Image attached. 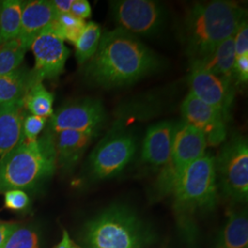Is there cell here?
I'll use <instances>...</instances> for the list:
<instances>
[{
  "label": "cell",
  "mask_w": 248,
  "mask_h": 248,
  "mask_svg": "<svg viewBox=\"0 0 248 248\" xmlns=\"http://www.w3.org/2000/svg\"><path fill=\"white\" fill-rule=\"evenodd\" d=\"M136 140L131 133L114 132L108 134L89 155V174L94 180L119 175L133 159Z\"/></svg>",
  "instance_id": "7"
},
{
  "label": "cell",
  "mask_w": 248,
  "mask_h": 248,
  "mask_svg": "<svg viewBox=\"0 0 248 248\" xmlns=\"http://www.w3.org/2000/svg\"><path fill=\"white\" fill-rule=\"evenodd\" d=\"M16 226L17 224L15 223L0 222V248H2L4 243L8 239L9 234Z\"/></svg>",
  "instance_id": "32"
},
{
  "label": "cell",
  "mask_w": 248,
  "mask_h": 248,
  "mask_svg": "<svg viewBox=\"0 0 248 248\" xmlns=\"http://www.w3.org/2000/svg\"><path fill=\"white\" fill-rule=\"evenodd\" d=\"M103 104L96 98H84L62 106L49 119V132L62 131L99 133L106 122Z\"/></svg>",
  "instance_id": "9"
},
{
  "label": "cell",
  "mask_w": 248,
  "mask_h": 248,
  "mask_svg": "<svg viewBox=\"0 0 248 248\" xmlns=\"http://www.w3.org/2000/svg\"><path fill=\"white\" fill-rule=\"evenodd\" d=\"M74 0H53V7L58 14L70 13Z\"/></svg>",
  "instance_id": "33"
},
{
  "label": "cell",
  "mask_w": 248,
  "mask_h": 248,
  "mask_svg": "<svg viewBox=\"0 0 248 248\" xmlns=\"http://www.w3.org/2000/svg\"><path fill=\"white\" fill-rule=\"evenodd\" d=\"M56 167L53 133L47 131L32 142L21 140L0 166V193L32 188L51 177Z\"/></svg>",
  "instance_id": "3"
},
{
  "label": "cell",
  "mask_w": 248,
  "mask_h": 248,
  "mask_svg": "<svg viewBox=\"0 0 248 248\" xmlns=\"http://www.w3.org/2000/svg\"><path fill=\"white\" fill-rule=\"evenodd\" d=\"M48 119L36 115H26L22 124V140L35 141L44 131Z\"/></svg>",
  "instance_id": "27"
},
{
  "label": "cell",
  "mask_w": 248,
  "mask_h": 248,
  "mask_svg": "<svg viewBox=\"0 0 248 248\" xmlns=\"http://www.w3.org/2000/svg\"><path fill=\"white\" fill-rule=\"evenodd\" d=\"M101 30L97 23L90 21L86 24L76 45V58L79 64L89 62L98 50L101 38Z\"/></svg>",
  "instance_id": "23"
},
{
  "label": "cell",
  "mask_w": 248,
  "mask_h": 248,
  "mask_svg": "<svg viewBox=\"0 0 248 248\" xmlns=\"http://www.w3.org/2000/svg\"><path fill=\"white\" fill-rule=\"evenodd\" d=\"M23 6L24 2L21 0L0 2V46L18 37Z\"/></svg>",
  "instance_id": "21"
},
{
  "label": "cell",
  "mask_w": 248,
  "mask_h": 248,
  "mask_svg": "<svg viewBox=\"0 0 248 248\" xmlns=\"http://www.w3.org/2000/svg\"><path fill=\"white\" fill-rule=\"evenodd\" d=\"M153 233L132 209L112 205L89 221L84 232L87 248H145Z\"/></svg>",
  "instance_id": "4"
},
{
  "label": "cell",
  "mask_w": 248,
  "mask_h": 248,
  "mask_svg": "<svg viewBox=\"0 0 248 248\" xmlns=\"http://www.w3.org/2000/svg\"><path fill=\"white\" fill-rule=\"evenodd\" d=\"M25 116L22 99L0 106V166L21 142Z\"/></svg>",
  "instance_id": "16"
},
{
  "label": "cell",
  "mask_w": 248,
  "mask_h": 248,
  "mask_svg": "<svg viewBox=\"0 0 248 248\" xmlns=\"http://www.w3.org/2000/svg\"><path fill=\"white\" fill-rule=\"evenodd\" d=\"M53 135L56 165L69 171L78 165L98 133L62 131Z\"/></svg>",
  "instance_id": "17"
},
{
  "label": "cell",
  "mask_w": 248,
  "mask_h": 248,
  "mask_svg": "<svg viewBox=\"0 0 248 248\" xmlns=\"http://www.w3.org/2000/svg\"><path fill=\"white\" fill-rule=\"evenodd\" d=\"M218 189L215 158L206 153L186 168L173 187L177 213L192 215L213 211Z\"/></svg>",
  "instance_id": "5"
},
{
  "label": "cell",
  "mask_w": 248,
  "mask_h": 248,
  "mask_svg": "<svg viewBox=\"0 0 248 248\" xmlns=\"http://www.w3.org/2000/svg\"><path fill=\"white\" fill-rule=\"evenodd\" d=\"M158 55L120 28L101 34L98 50L85 68L90 84L104 89L129 86L157 71Z\"/></svg>",
  "instance_id": "1"
},
{
  "label": "cell",
  "mask_w": 248,
  "mask_h": 248,
  "mask_svg": "<svg viewBox=\"0 0 248 248\" xmlns=\"http://www.w3.org/2000/svg\"><path fill=\"white\" fill-rule=\"evenodd\" d=\"M232 38L235 57L248 54V24L247 18L241 21Z\"/></svg>",
  "instance_id": "29"
},
{
  "label": "cell",
  "mask_w": 248,
  "mask_h": 248,
  "mask_svg": "<svg viewBox=\"0 0 248 248\" xmlns=\"http://www.w3.org/2000/svg\"><path fill=\"white\" fill-rule=\"evenodd\" d=\"M235 51L232 36L217 45L212 52L190 61L191 69L208 72L225 79H233Z\"/></svg>",
  "instance_id": "18"
},
{
  "label": "cell",
  "mask_w": 248,
  "mask_h": 248,
  "mask_svg": "<svg viewBox=\"0 0 248 248\" xmlns=\"http://www.w3.org/2000/svg\"><path fill=\"white\" fill-rule=\"evenodd\" d=\"M177 125L171 122L154 124L142 142L141 158L155 168L167 169L170 164L173 139Z\"/></svg>",
  "instance_id": "14"
},
{
  "label": "cell",
  "mask_w": 248,
  "mask_h": 248,
  "mask_svg": "<svg viewBox=\"0 0 248 248\" xmlns=\"http://www.w3.org/2000/svg\"><path fill=\"white\" fill-rule=\"evenodd\" d=\"M70 13L77 18L86 19L91 17V7L87 0H74Z\"/></svg>",
  "instance_id": "31"
},
{
  "label": "cell",
  "mask_w": 248,
  "mask_h": 248,
  "mask_svg": "<svg viewBox=\"0 0 248 248\" xmlns=\"http://www.w3.org/2000/svg\"><path fill=\"white\" fill-rule=\"evenodd\" d=\"M218 188L237 202L248 198V143L242 135H233L215 158Z\"/></svg>",
  "instance_id": "6"
},
{
  "label": "cell",
  "mask_w": 248,
  "mask_h": 248,
  "mask_svg": "<svg viewBox=\"0 0 248 248\" xmlns=\"http://www.w3.org/2000/svg\"><path fill=\"white\" fill-rule=\"evenodd\" d=\"M86 24L84 19L77 18L71 13H66L59 14L51 24V28L63 41L76 44Z\"/></svg>",
  "instance_id": "25"
},
{
  "label": "cell",
  "mask_w": 248,
  "mask_h": 248,
  "mask_svg": "<svg viewBox=\"0 0 248 248\" xmlns=\"http://www.w3.org/2000/svg\"><path fill=\"white\" fill-rule=\"evenodd\" d=\"M248 212H232L219 234L215 248H248Z\"/></svg>",
  "instance_id": "19"
},
{
  "label": "cell",
  "mask_w": 248,
  "mask_h": 248,
  "mask_svg": "<svg viewBox=\"0 0 248 248\" xmlns=\"http://www.w3.org/2000/svg\"><path fill=\"white\" fill-rule=\"evenodd\" d=\"M28 50L29 48L18 38L0 46V77L21 66Z\"/></svg>",
  "instance_id": "24"
},
{
  "label": "cell",
  "mask_w": 248,
  "mask_h": 248,
  "mask_svg": "<svg viewBox=\"0 0 248 248\" xmlns=\"http://www.w3.org/2000/svg\"><path fill=\"white\" fill-rule=\"evenodd\" d=\"M41 240L37 231L25 226H17L11 232L2 248H40Z\"/></svg>",
  "instance_id": "26"
},
{
  "label": "cell",
  "mask_w": 248,
  "mask_h": 248,
  "mask_svg": "<svg viewBox=\"0 0 248 248\" xmlns=\"http://www.w3.org/2000/svg\"><path fill=\"white\" fill-rule=\"evenodd\" d=\"M58 15L52 1L33 0L24 2L21 26L17 38L30 49L36 37L50 26Z\"/></svg>",
  "instance_id": "15"
},
{
  "label": "cell",
  "mask_w": 248,
  "mask_h": 248,
  "mask_svg": "<svg viewBox=\"0 0 248 248\" xmlns=\"http://www.w3.org/2000/svg\"><path fill=\"white\" fill-rule=\"evenodd\" d=\"M31 83V70L25 66L0 77V106L22 99Z\"/></svg>",
  "instance_id": "20"
},
{
  "label": "cell",
  "mask_w": 248,
  "mask_h": 248,
  "mask_svg": "<svg viewBox=\"0 0 248 248\" xmlns=\"http://www.w3.org/2000/svg\"><path fill=\"white\" fill-rule=\"evenodd\" d=\"M207 141L202 132L185 122L177 125L170 164L164 169V185L173 187L178 178L196 160L206 154Z\"/></svg>",
  "instance_id": "10"
},
{
  "label": "cell",
  "mask_w": 248,
  "mask_h": 248,
  "mask_svg": "<svg viewBox=\"0 0 248 248\" xmlns=\"http://www.w3.org/2000/svg\"><path fill=\"white\" fill-rule=\"evenodd\" d=\"M30 49L35 60L31 69L33 82L55 79L61 76L70 51L51 25L36 37Z\"/></svg>",
  "instance_id": "11"
},
{
  "label": "cell",
  "mask_w": 248,
  "mask_h": 248,
  "mask_svg": "<svg viewBox=\"0 0 248 248\" xmlns=\"http://www.w3.org/2000/svg\"><path fill=\"white\" fill-rule=\"evenodd\" d=\"M53 248H81L77 246L71 238H70V235L69 233L66 232V231H63L62 232V240L60 241V243L58 245H56Z\"/></svg>",
  "instance_id": "34"
},
{
  "label": "cell",
  "mask_w": 248,
  "mask_h": 248,
  "mask_svg": "<svg viewBox=\"0 0 248 248\" xmlns=\"http://www.w3.org/2000/svg\"><path fill=\"white\" fill-rule=\"evenodd\" d=\"M53 95L48 91L43 82H33L22 98V104L26 111L31 115L50 119L53 114Z\"/></svg>",
  "instance_id": "22"
},
{
  "label": "cell",
  "mask_w": 248,
  "mask_h": 248,
  "mask_svg": "<svg viewBox=\"0 0 248 248\" xmlns=\"http://www.w3.org/2000/svg\"><path fill=\"white\" fill-rule=\"evenodd\" d=\"M246 15L247 11L237 3L226 0L191 6L180 26V36L189 61L202 57L233 36Z\"/></svg>",
  "instance_id": "2"
},
{
  "label": "cell",
  "mask_w": 248,
  "mask_h": 248,
  "mask_svg": "<svg viewBox=\"0 0 248 248\" xmlns=\"http://www.w3.org/2000/svg\"><path fill=\"white\" fill-rule=\"evenodd\" d=\"M181 113L185 123L203 133L208 145L217 146L225 142L228 121L216 108L188 93L182 102Z\"/></svg>",
  "instance_id": "12"
},
{
  "label": "cell",
  "mask_w": 248,
  "mask_h": 248,
  "mask_svg": "<svg viewBox=\"0 0 248 248\" xmlns=\"http://www.w3.org/2000/svg\"><path fill=\"white\" fill-rule=\"evenodd\" d=\"M233 78L242 83L248 80V54L235 57L233 64Z\"/></svg>",
  "instance_id": "30"
},
{
  "label": "cell",
  "mask_w": 248,
  "mask_h": 248,
  "mask_svg": "<svg viewBox=\"0 0 248 248\" xmlns=\"http://www.w3.org/2000/svg\"><path fill=\"white\" fill-rule=\"evenodd\" d=\"M188 84L190 87L189 93L219 110L229 121L234 98V91L231 80L202 70L191 69Z\"/></svg>",
  "instance_id": "13"
},
{
  "label": "cell",
  "mask_w": 248,
  "mask_h": 248,
  "mask_svg": "<svg viewBox=\"0 0 248 248\" xmlns=\"http://www.w3.org/2000/svg\"><path fill=\"white\" fill-rule=\"evenodd\" d=\"M5 207L11 211H22L30 203V199L24 190L11 189L5 192Z\"/></svg>",
  "instance_id": "28"
},
{
  "label": "cell",
  "mask_w": 248,
  "mask_h": 248,
  "mask_svg": "<svg viewBox=\"0 0 248 248\" xmlns=\"http://www.w3.org/2000/svg\"><path fill=\"white\" fill-rule=\"evenodd\" d=\"M110 8L117 28L134 36L155 35L166 25L167 11L155 1L117 0L110 2Z\"/></svg>",
  "instance_id": "8"
}]
</instances>
